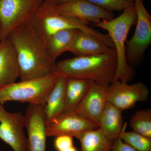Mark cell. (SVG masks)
Segmentation results:
<instances>
[{
    "instance_id": "obj_1",
    "label": "cell",
    "mask_w": 151,
    "mask_h": 151,
    "mask_svg": "<svg viewBox=\"0 0 151 151\" xmlns=\"http://www.w3.org/2000/svg\"><path fill=\"white\" fill-rule=\"evenodd\" d=\"M7 38L16 53L21 81L46 76L56 71V63L49 56L46 47L30 23L14 30Z\"/></svg>"
},
{
    "instance_id": "obj_2",
    "label": "cell",
    "mask_w": 151,
    "mask_h": 151,
    "mask_svg": "<svg viewBox=\"0 0 151 151\" xmlns=\"http://www.w3.org/2000/svg\"><path fill=\"white\" fill-rule=\"evenodd\" d=\"M117 56L111 52L90 56L75 57L56 63V71L67 78L86 79L109 86L115 81Z\"/></svg>"
},
{
    "instance_id": "obj_3",
    "label": "cell",
    "mask_w": 151,
    "mask_h": 151,
    "mask_svg": "<svg viewBox=\"0 0 151 151\" xmlns=\"http://www.w3.org/2000/svg\"><path fill=\"white\" fill-rule=\"evenodd\" d=\"M35 31L45 45L48 39L55 33L65 29H78L85 32L113 48V42L108 34L102 33L90 27L76 18L58 13L51 5L44 2L30 22Z\"/></svg>"
},
{
    "instance_id": "obj_4",
    "label": "cell",
    "mask_w": 151,
    "mask_h": 151,
    "mask_svg": "<svg viewBox=\"0 0 151 151\" xmlns=\"http://www.w3.org/2000/svg\"><path fill=\"white\" fill-rule=\"evenodd\" d=\"M136 21L137 14L134 2L117 17L101 21L95 24L97 27L108 32L113 42L117 60L115 81L129 83L134 77V70L126 60V46L128 34Z\"/></svg>"
},
{
    "instance_id": "obj_5",
    "label": "cell",
    "mask_w": 151,
    "mask_h": 151,
    "mask_svg": "<svg viewBox=\"0 0 151 151\" xmlns=\"http://www.w3.org/2000/svg\"><path fill=\"white\" fill-rule=\"evenodd\" d=\"M61 75L57 72L41 78L15 82L0 87V103L9 101L45 105Z\"/></svg>"
},
{
    "instance_id": "obj_6",
    "label": "cell",
    "mask_w": 151,
    "mask_h": 151,
    "mask_svg": "<svg viewBox=\"0 0 151 151\" xmlns=\"http://www.w3.org/2000/svg\"><path fill=\"white\" fill-rule=\"evenodd\" d=\"M44 0H0L1 40L30 22Z\"/></svg>"
},
{
    "instance_id": "obj_7",
    "label": "cell",
    "mask_w": 151,
    "mask_h": 151,
    "mask_svg": "<svg viewBox=\"0 0 151 151\" xmlns=\"http://www.w3.org/2000/svg\"><path fill=\"white\" fill-rule=\"evenodd\" d=\"M137 14L136 27L133 36L127 40L126 58L128 64L139 65L146 50L151 44V16L143 0H134Z\"/></svg>"
},
{
    "instance_id": "obj_8",
    "label": "cell",
    "mask_w": 151,
    "mask_h": 151,
    "mask_svg": "<svg viewBox=\"0 0 151 151\" xmlns=\"http://www.w3.org/2000/svg\"><path fill=\"white\" fill-rule=\"evenodd\" d=\"M24 128V115L20 112L9 113L0 103V139L14 151H28Z\"/></svg>"
},
{
    "instance_id": "obj_9",
    "label": "cell",
    "mask_w": 151,
    "mask_h": 151,
    "mask_svg": "<svg viewBox=\"0 0 151 151\" xmlns=\"http://www.w3.org/2000/svg\"><path fill=\"white\" fill-rule=\"evenodd\" d=\"M150 95L147 86L142 82L129 84L115 81L108 88V101L123 111L133 108L139 102H145Z\"/></svg>"
},
{
    "instance_id": "obj_10",
    "label": "cell",
    "mask_w": 151,
    "mask_h": 151,
    "mask_svg": "<svg viewBox=\"0 0 151 151\" xmlns=\"http://www.w3.org/2000/svg\"><path fill=\"white\" fill-rule=\"evenodd\" d=\"M92 121L74 112L63 113L47 123V137L68 135L78 139L83 132L98 128Z\"/></svg>"
},
{
    "instance_id": "obj_11",
    "label": "cell",
    "mask_w": 151,
    "mask_h": 151,
    "mask_svg": "<svg viewBox=\"0 0 151 151\" xmlns=\"http://www.w3.org/2000/svg\"><path fill=\"white\" fill-rule=\"evenodd\" d=\"M44 106L29 104L24 115L28 151H46L47 136Z\"/></svg>"
},
{
    "instance_id": "obj_12",
    "label": "cell",
    "mask_w": 151,
    "mask_h": 151,
    "mask_svg": "<svg viewBox=\"0 0 151 151\" xmlns=\"http://www.w3.org/2000/svg\"><path fill=\"white\" fill-rule=\"evenodd\" d=\"M54 6L58 13L76 18L88 24L91 22L95 24L101 21L114 18L112 12L100 8L87 0H68Z\"/></svg>"
},
{
    "instance_id": "obj_13",
    "label": "cell",
    "mask_w": 151,
    "mask_h": 151,
    "mask_svg": "<svg viewBox=\"0 0 151 151\" xmlns=\"http://www.w3.org/2000/svg\"><path fill=\"white\" fill-rule=\"evenodd\" d=\"M108 86L91 81L86 94L73 112L98 126L100 116L108 102Z\"/></svg>"
},
{
    "instance_id": "obj_14",
    "label": "cell",
    "mask_w": 151,
    "mask_h": 151,
    "mask_svg": "<svg viewBox=\"0 0 151 151\" xmlns=\"http://www.w3.org/2000/svg\"><path fill=\"white\" fill-rule=\"evenodd\" d=\"M20 77L15 50L8 38L0 41V87L8 85Z\"/></svg>"
},
{
    "instance_id": "obj_15",
    "label": "cell",
    "mask_w": 151,
    "mask_h": 151,
    "mask_svg": "<svg viewBox=\"0 0 151 151\" xmlns=\"http://www.w3.org/2000/svg\"><path fill=\"white\" fill-rule=\"evenodd\" d=\"M114 50L91 35L79 30L69 52L75 57H81L108 53Z\"/></svg>"
},
{
    "instance_id": "obj_16",
    "label": "cell",
    "mask_w": 151,
    "mask_h": 151,
    "mask_svg": "<svg viewBox=\"0 0 151 151\" xmlns=\"http://www.w3.org/2000/svg\"><path fill=\"white\" fill-rule=\"evenodd\" d=\"M122 112L108 102L100 116L99 128L108 139L113 142L119 137L125 126Z\"/></svg>"
},
{
    "instance_id": "obj_17",
    "label": "cell",
    "mask_w": 151,
    "mask_h": 151,
    "mask_svg": "<svg viewBox=\"0 0 151 151\" xmlns=\"http://www.w3.org/2000/svg\"><path fill=\"white\" fill-rule=\"evenodd\" d=\"M67 78L61 75L47 96L44 106L46 123L63 113Z\"/></svg>"
},
{
    "instance_id": "obj_18",
    "label": "cell",
    "mask_w": 151,
    "mask_h": 151,
    "mask_svg": "<svg viewBox=\"0 0 151 151\" xmlns=\"http://www.w3.org/2000/svg\"><path fill=\"white\" fill-rule=\"evenodd\" d=\"M79 30L65 29L55 33L48 39L46 44L47 51L53 62L63 53L69 51L73 39Z\"/></svg>"
},
{
    "instance_id": "obj_19",
    "label": "cell",
    "mask_w": 151,
    "mask_h": 151,
    "mask_svg": "<svg viewBox=\"0 0 151 151\" xmlns=\"http://www.w3.org/2000/svg\"><path fill=\"white\" fill-rule=\"evenodd\" d=\"M91 81L86 79L67 78L63 113L73 112L86 94Z\"/></svg>"
},
{
    "instance_id": "obj_20",
    "label": "cell",
    "mask_w": 151,
    "mask_h": 151,
    "mask_svg": "<svg viewBox=\"0 0 151 151\" xmlns=\"http://www.w3.org/2000/svg\"><path fill=\"white\" fill-rule=\"evenodd\" d=\"M81 151H111L113 141L107 137L99 127L83 132L78 138Z\"/></svg>"
},
{
    "instance_id": "obj_21",
    "label": "cell",
    "mask_w": 151,
    "mask_h": 151,
    "mask_svg": "<svg viewBox=\"0 0 151 151\" xmlns=\"http://www.w3.org/2000/svg\"><path fill=\"white\" fill-rule=\"evenodd\" d=\"M132 131L151 139V110L150 108L135 112L130 120Z\"/></svg>"
},
{
    "instance_id": "obj_22",
    "label": "cell",
    "mask_w": 151,
    "mask_h": 151,
    "mask_svg": "<svg viewBox=\"0 0 151 151\" xmlns=\"http://www.w3.org/2000/svg\"><path fill=\"white\" fill-rule=\"evenodd\" d=\"M125 124L119 137L136 151H151V139L133 132L126 131Z\"/></svg>"
},
{
    "instance_id": "obj_23",
    "label": "cell",
    "mask_w": 151,
    "mask_h": 151,
    "mask_svg": "<svg viewBox=\"0 0 151 151\" xmlns=\"http://www.w3.org/2000/svg\"><path fill=\"white\" fill-rule=\"evenodd\" d=\"M92 4L105 10L124 11L133 3L127 0H87Z\"/></svg>"
},
{
    "instance_id": "obj_24",
    "label": "cell",
    "mask_w": 151,
    "mask_h": 151,
    "mask_svg": "<svg viewBox=\"0 0 151 151\" xmlns=\"http://www.w3.org/2000/svg\"><path fill=\"white\" fill-rule=\"evenodd\" d=\"M73 137L68 135H61L55 137L54 145L57 151H61L70 147L73 145Z\"/></svg>"
},
{
    "instance_id": "obj_25",
    "label": "cell",
    "mask_w": 151,
    "mask_h": 151,
    "mask_svg": "<svg viewBox=\"0 0 151 151\" xmlns=\"http://www.w3.org/2000/svg\"><path fill=\"white\" fill-rule=\"evenodd\" d=\"M111 151H136L131 146L124 142L120 137L113 141Z\"/></svg>"
},
{
    "instance_id": "obj_26",
    "label": "cell",
    "mask_w": 151,
    "mask_h": 151,
    "mask_svg": "<svg viewBox=\"0 0 151 151\" xmlns=\"http://www.w3.org/2000/svg\"><path fill=\"white\" fill-rule=\"evenodd\" d=\"M45 2L52 6H57L67 1L68 0H44Z\"/></svg>"
},
{
    "instance_id": "obj_27",
    "label": "cell",
    "mask_w": 151,
    "mask_h": 151,
    "mask_svg": "<svg viewBox=\"0 0 151 151\" xmlns=\"http://www.w3.org/2000/svg\"><path fill=\"white\" fill-rule=\"evenodd\" d=\"M61 151H78V150H77V149L73 146V147H70L65 149V150Z\"/></svg>"
},
{
    "instance_id": "obj_28",
    "label": "cell",
    "mask_w": 151,
    "mask_h": 151,
    "mask_svg": "<svg viewBox=\"0 0 151 151\" xmlns=\"http://www.w3.org/2000/svg\"><path fill=\"white\" fill-rule=\"evenodd\" d=\"M1 41V27L0 24V41Z\"/></svg>"
},
{
    "instance_id": "obj_29",
    "label": "cell",
    "mask_w": 151,
    "mask_h": 151,
    "mask_svg": "<svg viewBox=\"0 0 151 151\" xmlns=\"http://www.w3.org/2000/svg\"><path fill=\"white\" fill-rule=\"evenodd\" d=\"M127 1H129V2L131 3L134 2V0H127Z\"/></svg>"
}]
</instances>
